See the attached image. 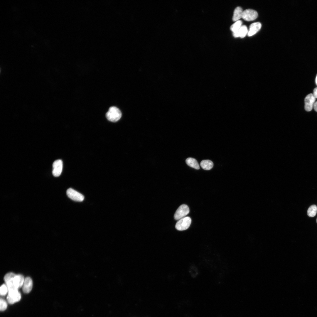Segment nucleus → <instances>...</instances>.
Returning <instances> with one entry per match:
<instances>
[{
	"label": "nucleus",
	"mask_w": 317,
	"mask_h": 317,
	"mask_svg": "<svg viewBox=\"0 0 317 317\" xmlns=\"http://www.w3.org/2000/svg\"><path fill=\"white\" fill-rule=\"evenodd\" d=\"M122 115V113L120 110L114 106L110 107L106 114L107 119L112 122L118 121L121 118Z\"/></svg>",
	"instance_id": "obj_1"
},
{
	"label": "nucleus",
	"mask_w": 317,
	"mask_h": 317,
	"mask_svg": "<svg viewBox=\"0 0 317 317\" xmlns=\"http://www.w3.org/2000/svg\"><path fill=\"white\" fill-rule=\"evenodd\" d=\"M191 220L189 217H185L179 220L176 222L175 228L179 231L187 230L190 227Z\"/></svg>",
	"instance_id": "obj_2"
},
{
	"label": "nucleus",
	"mask_w": 317,
	"mask_h": 317,
	"mask_svg": "<svg viewBox=\"0 0 317 317\" xmlns=\"http://www.w3.org/2000/svg\"><path fill=\"white\" fill-rule=\"evenodd\" d=\"M189 209L186 205L182 204L180 205L176 210L174 215V219L176 220L185 217L189 213Z\"/></svg>",
	"instance_id": "obj_3"
},
{
	"label": "nucleus",
	"mask_w": 317,
	"mask_h": 317,
	"mask_svg": "<svg viewBox=\"0 0 317 317\" xmlns=\"http://www.w3.org/2000/svg\"><path fill=\"white\" fill-rule=\"evenodd\" d=\"M18 290L15 289L9 290L7 299L9 303L13 304L21 299V294Z\"/></svg>",
	"instance_id": "obj_4"
},
{
	"label": "nucleus",
	"mask_w": 317,
	"mask_h": 317,
	"mask_svg": "<svg viewBox=\"0 0 317 317\" xmlns=\"http://www.w3.org/2000/svg\"><path fill=\"white\" fill-rule=\"evenodd\" d=\"M66 194L69 198L75 201L82 202L84 199L82 194L71 188L67 190Z\"/></svg>",
	"instance_id": "obj_5"
},
{
	"label": "nucleus",
	"mask_w": 317,
	"mask_h": 317,
	"mask_svg": "<svg viewBox=\"0 0 317 317\" xmlns=\"http://www.w3.org/2000/svg\"><path fill=\"white\" fill-rule=\"evenodd\" d=\"M15 275L14 273L11 272L7 274L4 276V280L9 290L18 289L16 287L14 284V278Z\"/></svg>",
	"instance_id": "obj_6"
},
{
	"label": "nucleus",
	"mask_w": 317,
	"mask_h": 317,
	"mask_svg": "<svg viewBox=\"0 0 317 317\" xmlns=\"http://www.w3.org/2000/svg\"><path fill=\"white\" fill-rule=\"evenodd\" d=\"M258 16V13L257 11L248 9L243 11L242 18L246 21H251L255 20Z\"/></svg>",
	"instance_id": "obj_7"
},
{
	"label": "nucleus",
	"mask_w": 317,
	"mask_h": 317,
	"mask_svg": "<svg viewBox=\"0 0 317 317\" xmlns=\"http://www.w3.org/2000/svg\"><path fill=\"white\" fill-rule=\"evenodd\" d=\"M316 98L312 93L308 95L304 99V109L307 112L311 111L313 107Z\"/></svg>",
	"instance_id": "obj_8"
},
{
	"label": "nucleus",
	"mask_w": 317,
	"mask_h": 317,
	"mask_svg": "<svg viewBox=\"0 0 317 317\" xmlns=\"http://www.w3.org/2000/svg\"><path fill=\"white\" fill-rule=\"evenodd\" d=\"M63 167L62 161L60 159H58L55 161L53 164L52 173L55 177L59 176L62 172Z\"/></svg>",
	"instance_id": "obj_9"
},
{
	"label": "nucleus",
	"mask_w": 317,
	"mask_h": 317,
	"mask_svg": "<svg viewBox=\"0 0 317 317\" xmlns=\"http://www.w3.org/2000/svg\"><path fill=\"white\" fill-rule=\"evenodd\" d=\"M261 26V24L259 22H255L251 24L248 31V36L250 37L256 34L260 30Z\"/></svg>",
	"instance_id": "obj_10"
},
{
	"label": "nucleus",
	"mask_w": 317,
	"mask_h": 317,
	"mask_svg": "<svg viewBox=\"0 0 317 317\" xmlns=\"http://www.w3.org/2000/svg\"><path fill=\"white\" fill-rule=\"evenodd\" d=\"M33 286V282L31 279L29 277H27L25 279L22 286L23 291L25 293H29L31 291Z\"/></svg>",
	"instance_id": "obj_11"
},
{
	"label": "nucleus",
	"mask_w": 317,
	"mask_h": 317,
	"mask_svg": "<svg viewBox=\"0 0 317 317\" xmlns=\"http://www.w3.org/2000/svg\"><path fill=\"white\" fill-rule=\"evenodd\" d=\"M248 31L247 26L245 25H242L237 31L233 33V35L235 38H243L247 35Z\"/></svg>",
	"instance_id": "obj_12"
},
{
	"label": "nucleus",
	"mask_w": 317,
	"mask_h": 317,
	"mask_svg": "<svg viewBox=\"0 0 317 317\" xmlns=\"http://www.w3.org/2000/svg\"><path fill=\"white\" fill-rule=\"evenodd\" d=\"M243 11L241 7L240 6L237 7L235 9L233 15L232 17V20L233 21H236L241 18H242Z\"/></svg>",
	"instance_id": "obj_13"
},
{
	"label": "nucleus",
	"mask_w": 317,
	"mask_h": 317,
	"mask_svg": "<svg viewBox=\"0 0 317 317\" xmlns=\"http://www.w3.org/2000/svg\"><path fill=\"white\" fill-rule=\"evenodd\" d=\"M25 279L21 275L18 274L15 276L14 278V284L16 288L18 289L22 286Z\"/></svg>",
	"instance_id": "obj_14"
},
{
	"label": "nucleus",
	"mask_w": 317,
	"mask_h": 317,
	"mask_svg": "<svg viewBox=\"0 0 317 317\" xmlns=\"http://www.w3.org/2000/svg\"><path fill=\"white\" fill-rule=\"evenodd\" d=\"M186 164L189 166L196 169H199L200 166L197 160L192 158L189 157L186 160Z\"/></svg>",
	"instance_id": "obj_15"
},
{
	"label": "nucleus",
	"mask_w": 317,
	"mask_h": 317,
	"mask_svg": "<svg viewBox=\"0 0 317 317\" xmlns=\"http://www.w3.org/2000/svg\"><path fill=\"white\" fill-rule=\"evenodd\" d=\"M200 166L203 169L208 170L213 167V162L210 160H204L200 162Z\"/></svg>",
	"instance_id": "obj_16"
},
{
	"label": "nucleus",
	"mask_w": 317,
	"mask_h": 317,
	"mask_svg": "<svg viewBox=\"0 0 317 317\" xmlns=\"http://www.w3.org/2000/svg\"><path fill=\"white\" fill-rule=\"evenodd\" d=\"M242 26V22L241 20H238L232 24L230 29L232 32L233 33H235Z\"/></svg>",
	"instance_id": "obj_17"
},
{
	"label": "nucleus",
	"mask_w": 317,
	"mask_h": 317,
	"mask_svg": "<svg viewBox=\"0 0 317 317\" xmlns=\"http://www.w3.org/2000/svg\"><path fill=\"white\" fill-rule=\"evenodd\" d=\"M317 212V206L315 205H311L307 210V215L309 217H312L315 216Z\"/></svg>",
	"instance_id": "obj_18"
},
{
	"label": "nucleus",
	"mask_w": 317,
	"mask_h": 317,
	"mask_svg": "<svg viewBox=\"0 0 317 317\" xmlns=\"http://www.w3.org/2000/svg\"><path fill=\"white\" fill-rule=\"evenodd\" d=\"M8 289L6 284L2 285L0 289V294L1 296H4L8 292Z\"/></svg>",
	"instance_id": "obj_19"
},
{
	"label": "nucleus",
	"mask_w": 317,
	"mask_h": 317,
	"mask_svg": "<svg viewBox=\"0 0 317 317\" xmlns=\"http://www.w3.org/2000/svg\"><path fill=\"white\" fill-rule=\"evenodd\" d=\"M0 311H3L5 310L7 308V304L6 302L3 299H0Z\"/></svg>",
	"instance_id": "obj_20"
},
{
	"label": "nucleus",
	"mask_w": 317,
	"mask_h": 317,
	"mask_svg": "<svg viewBox=\"0 0 317 317\" xmlns=\"http://www.w3.org/2000/svg\"><path fill=\"white\" fill-rule=\"evenodd\" d=\"M312 94L316 99L317 98V87L314 89Z\"/></svg>",
	"instance_id": "obj_21"
},
{
	"label": "nucleus",
	"mask_w": 317,
	"mask_h": 317,
	"mask_svg": "<svg viewBox=\"0 0 317 317\" xmlns=\"http://www.w3.org/2000/svg\"><path fill=\"white\" fill-rule=\"evenodd\" d=\"M313 107L314 110L317 112V101L315 102Z\"/></svg>",
	"instance_id": "obj_22"
},
{
	"label": "nucleus",
	"mask_w": 317,
	"mask_h": 317,
	"mask_svg": "<svg viewBox=\"0 0 317 317\" xmlns=\"http://www.w3.org/2000/svg\"><path fill=\"white\" fill-rule=\"evenodd\" d=\"M315 82H316V84L317 85V75H316V77Z\"/></svg>",
	"instance_id": "obj_23"
},
{
	"label": "nucleus",
	"mask_w": 317,
	"mask_h": 317,
	"mask_svg": "<svg viewBox=\"0 0 317 317\" xmlns=\"http://www.w3.org/2000/svg\"><path fill=\"white\" fill-rule=\"evenodd\" d=\"M316 222L317 223V219H316Z\"/></svg>",
	"instance_id": "obj_24"
}]
</instances>
